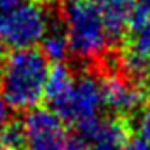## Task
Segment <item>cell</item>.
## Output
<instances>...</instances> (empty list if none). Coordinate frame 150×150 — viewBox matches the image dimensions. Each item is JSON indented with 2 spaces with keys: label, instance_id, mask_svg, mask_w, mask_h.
Returning a JSON list of instances; mask_svg holds the SVG:
<instances>
[{
  "label": "cell",
  "instance_id": "obj_2",
  "mask_svg": "<svg viewBox=\"0 0 150 150\" xmlns=\"http://www.w3.org/2000/svg\"><path fill=\"white\" fill-rule=\"evenodd\" d=\"M62 19L73 56L83 61H93L106 52L110 37L101 15L91 0H69Z\"/></svg>",
  "mask_w": 150,
  "mask_h": 150
},
{
  "label": "cell",
  "instance_id": "obj_14",
  "mask_svg": "<svg viewBox=\"0 0 150 150\" xmlns=\"http://www.w3.org/2000/svg\"><path fill=\"white\" fill-rule=\"evenodd\" d=\"M137 132L140 138L150 143V105H147L145 108H140V113L137 118Z\"/></svg>",
  "mask_w": 150,
  "mask_h": 150
},
{
  "label": "cell",
  "instance_id": "obj_11",
  "mask_svg": "<svg viewBox=\"0 0 150 150\" xmlns=\"http://www.w3.org/2000/svg\"><path fill=\"white\" fill-rule=\"evenodd\" d=\"M127 46L150 59V19L128 29V44Z\"/></svg>",
  "mask_w": 150,
  "mask_h": 150
},
{
  "label": "cell",
  "instance_id": "obj_18",
  "mask_svg": "<svg viewBox=\"0 0 150 150\" xmlns=\"http://www.w3.org/2000/svg\"><path fill=\"white\" fill-rule=\"evenodd\" d=\"M22 2H27V0H0V12L2 10H7V8L14 7L17 4H22Z\"/></svg>",
  "mask_w": 150,
  "mask_h": 150
},
{
  "label": "cell",
  "instance_id": "obj_7",
  "mask_svg": "<svg viewBox=\"0 0 150 150\" xmlns=\"http://www.w3.org/2000/svg\"><path fill=\"white\" fill-rule=\"evenodd\" d=\"M74 79L76 76L64 62H56L52 68H49L44 98L47 100L49 108L56 115H59V111L64 108V105L73 91Z\"/></svg>",
  "mask_w": 150,
  "mask_h": 150
},
{
  "label": "cell",
  "instance_id": "obj_10",
  "mask_svg": "<svg viewBox=\"0 0 150 150\" xmlns=\"http://www.w3.org/2000/svg\"><path fill=\"white\" fill-rule=\"evenodd\" d=\"M118 62H120L122 73L130 79H140L142 81L150 73V59L142 56L140 52L133 51V49H130L128 46H125V49L122 51Z\"/></svg>",
  "mask_w": 150,
  "mask_h": 150
},
{
  "label": "cell",
  "instance_id": "obj_15",
  "mask_svg": "<svg viewBox=\"0 0 150 150\" xmlns=\"http://www.w3.org/2000/svg\"><path fill=\"white\" fill-rule=\"evenodd\" d=\"M118 150H150V143L145 142L140 137H135V138H127L123 145Z\"/></svg>",
  "mask_w": 150,
  "mask_h": 150
},
{
  "label": "cell",
  "instance_id": "obj_9",
  "mask_svg": "<svg viewBox=\"0 0 150 150\" xmlns=\"http://www.w3.org/2000/svg\"><path fill=\"white\" fill-rule=\"evenodd\" d=\"M41 52L52 64L64 62L68 59L71 51H69V42H68L64 29L49 27V30L46 32V35L41 41Z\"/></svg>",
  "mask_w": 150,
  "mask_h": 150
},
{
  "label": "cell",
  "instance_id": "obj_5",
  "mask_svg": "<svg viewBox=\"0 0 150 150\" xmlns=\"http://www.w3.org/2000/svg\"><path fill=\"white\" fill-rule=\"evenodd\" d=\"M103 108V96L100 79L91 73H83L74 79V86L64 108L59 111V118L64 123L79 127L100 116Z\"/></svg>",
  "mask_w": 150,
  "mask_h": 150
},
{
  "label": "cell",
  "instance_id": "obj_4",
  "mask_svg": "<svg viewBox=\"0 0 150 150\" xmlns=\"http://www.w3.org/2000/svg\"><path fill=\"white\" fill-rule=\"evenodd\" d=\"M25 150H66L68 132L52 110L32 108L22 120Z\"/></svg>",
  "mask_w": 150,
  "mask_h": 150
},
{
  "label": "cell",
  "instance_id": "obj_3",
  "mask_svg": "<svg viewBox=\"0 0 150 150\" xmlns=\"http://www.w3.org/2000/svg\"><path fill=\"white\" fill-rule=\"evenodd\" d=\"M49 27L47 8L34 0L22 2L0 12V44L10 51L35 47Z\"/></svg>",
  "mask_w": 150,
  "mask_h": 150
},
{
  "label": "cell",
  "instance_id": "obj_16",
  "mask_svg": "<svg viewBox=\"0 0 150 150\" xmlns=\"http://www.w3.org/2000/svg\"><path fill=\"white\" fill-rule=\"evenodd\" d=\"M84 150H118L116 147H113V145H108V143H88L86 147H84Z\"/></svg>",
  "mask_w": 150,
  "mask_h": 150
},
{
  "label": "cell",
  "instance_id": "obj_17",
  "mask_svg": "<svg viewBox=\"0 0 150 150\" xmlns=\"http://www.w3.org/2000/svg\"><path fill=\"white\" fill-rule=\"evenodd\" d=\"M5 120H7V105H5L4 98L0 95V128H2V125L5 123Z\"/></svg>",
  "mask_w": 150,
  "mask_h": 150
},
{
  "label": "cell",
  "instance_id": "obj_12",
  "mask_svg": "<svg viewBox=\"0 0 150 150\" xmlns=\"http://www.w3.org/2000/svg\"><path fill=\"white\" fill-rule=\"evenodd\" d=\"M0 140L7 150H25V133L19 122H5L2 125Z\"/></svg>",
  "mask_w": 150,
  "mask_h": 150
},
{
  "label": "cell",
  "instance_id": "obj_8",
  "mask_svg": "<svg viewBox=\"0 0 150 150\" xmlns=\"http://www.w3.org/2000/svg\"><path fill=\"white\" fill-rule=\"evenodd\" d=\"M101 15L110 42L120 41L128 32L130 0H91Z\"/></svg>",
  "mask_w": 150,
  "mask_h": 150
},
{
  "label": "cell",
  "instance_id": "obj_19",
  "mask_svg": "<svg viewBox=\"0 0 150 150\" xmlns=\"http://www.w3.org/2000/svg\"><path fill=\"white\" fill-rule=\"evenodd\" d=\"M142 91L145 95V98H150V73L142 79Z\"/></svg>",
  "mask_w": 150,
  "mask_h": 150
},
{
  "label": "cell",
  "instance_id": "obj_1",
  "mask_svg": "<svg viewBox=\"0 0 150 150\" xmlns=\"http://www.w3.org/2000/svg\"><path fill=\"white\" fill-rule=\"evenodd\" d=\"M49 61L35 47L12 49L0 62V95L14 111H29L44 98Z\"/></svg>",
  "mask_w": 150,
  "mask_h": 150
},
{
  "label": "cell",
  "instance_id": "obj_20",
  "mask_svg": "<svg viewBox=\"0 0 150 150\" xmlns=\"http://www.w3.org/2000/svg\"><path fill=\"white\" fill-rule=\"evenodd\" d=\"M0 150H7V149H5V145L2 143V140H0Z\"/></svg>",
  "mask_w": 150,
  "mask_h": 150
},
{
  "label": "cell",
  "instance_id": "obj_6",
  "mask_svg": "<svg viewBox=\"0 0 150 150\" xmlns=\"http://www.w3.org/2000/svg\"><path fill=\"white\" fill-rule=\"evenodd\" d=\"M101 84L103 106L116 115L118 118H127L137 113L145 101L142 88L132 83L130 78L118 73H110L100 79Z\"/></svg>",
  "mask_w": 150,
  "mask_h": 150
},
{
  "label": "cell",
  "instance_id": "obj_13",
  "mask_svg": "<svg viewBox=\"0 0 150 150\" xmlns=\"http://www.w3.org/2000/svg\"><path fill=\"white\" fill-rule=\"evenodd\" d=\"M150 19V0H130L128 29Z\"/></svg>",
  "mask_w": 150,
  "mask_h": 150
}]
</instances>
